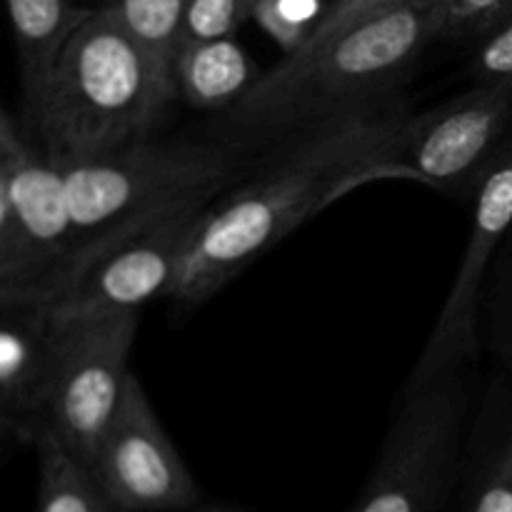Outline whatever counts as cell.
I'll return each instance as SVG.
<instances>
[{
    "mask_svg": "<svg viewBox=\"0 0 512 512\" xmlns=\"http://www.w3.org/2000/svg\"><path fill=\"white\" fill-rule=\"evenodd\" d=\"M408 118L388 95L300 128L255 178L203 210L170 298L203 303L333 200L370 180L400 178L395 148Z\"/></svg>",
    "mask_w": 512,
    "mask_h": 512,
    "instance_id": "cell-1",
    "label": "cell"
},
{
    "mask_svg": "<svg viewBox=\"0 0 512 512\" xmlns=\"http://www.w3.org/2000/svg\"><path fill=\"white\" fill-rule=\"evenodd\" d=\"M173 100V68L100 5L63 50L28 120L50 158L73 163L150 140Z\"/></svg>",
    "mask_w": 512,
    "mask_h": 512,
    "instance_id": "cell-2",
    "label": "cell"
},
{
    "mask_svg": "<svg viewBox=\"0 0 512 512\" xmlns=\"http://www.w3.org/2000/svg\"><path fill=\"white\" fill-rule=\"evenodd\" d=\"M438 35V0H410L365 18L298 58H283L228 110L243 138L288 133L388 98Z\"/></svg>",
    "mask_w": 512,
    "mask_h": 512,
    "instance_id": "cell-3",
    "label": "cell"
},
{
    "mask_svg": "<svg viewBox=\"0 0 512 512\" xmlns=\"http://www.w3.org/2000/svg\"><path fill=\"white\" fill-rule=\"evenodd\" d=\"M60 165L75 233L70 280L125 235L190 205L213 203L235 160L213 145H160L150 138Z\"/></svg>",
    "mask_w": 512,
    "mask_h": 512,
    "instance_id": "cell-4",
    "label": "cell"
},
{
    "mask_svg": "<svg viewBox=\"0 0 512 512\" xmlns=\"http://www.w3.org/2000/svg\"><path fill=\"white\" fill-rule=\"evenodd\" d=\"M75 258L63 165L5 110L0 120V303H45Z\"/></svg>",
    "mask_w": 512,
    "mask_h": 512,
    "instance_id": "cell-5",
    "label": "cell"
},
{
    "mask_svg": "<svg viewBox=\"0 0 512 512\" xmlns=\"http://www.w3.org/2000/svg\"><path fill=\"white\" fill-rule=\"evenodd\" d=\"M468 390L460 370L405 390L378 465L350 512H440L460 455Z\"/></svg>",
    "mask_w": 512,
    "mask_h": 512,
    "instance_id": "cell-6",
    "label": "cell"
},
{
    "mask_svg": "<svg viewBox=\"0 0 512 512\" xmlns=\"http://www.w3.org/2000/svg\"><path fill=\"white\" fill-rule=\"evenodd\" d=\"M208 205L165 215L103 250L40 303L50 323L68 328L140 315L153 300L170 298L190 235Z\"/></svg>",
    "mask_w": 512,
    "mask_h": 512,
    "instance_id": "cell-7",
    "label": "cell"
},
{
    "mask_svg": "<svg viewBox=\"0 0 512 512\" xmlns=\"http://www.w3.org/2000/svg\"><path fill=\"white\" fill-rule=\"evenodd\" d=\"M138 315L58 328L48 430L58 443L93 470L103 435L128 383V360Z\"/></svg>",
    "mask_w": 512,
    "mask_h": 512,
    "instance_id": "cell-8",
    "label": "cell"
},
{
    "mask_svg": "<svg viewBox=\"0 0 512 512\" xmlns=\"http://www.w3.org/2000/svg\"><path fill=\"white\" fill-rule=\"evenodd\" d=\"M512 123V83H475L423 115H410L395 148L400 178L460 193L483 183Z\"/></svg>",
    "mask_w": 512,
    "mask_h": 512,
    "instance_id": "cell-9",
    "label": "cell"
},
{
    "mask_svg": "<svg viewBox=\"0 0 512 512\" xmlns=\"http://www.w3.org/2000/svg\"><path fill=\"white\" fill-rule=\"evenodd\" d=\"M90 473L118 512L190 510L200 500L193 475L135 373L128 375Z\"/></svg>",
    "mask_w": 512,
    "mask_h": 512,
    "instance_id": "cell-10",
    "label": "cell"
},
{
    "mask_svg": "<svg viewBox=\"0 0 512 512\" xmlns=\"http://www.w3.org/2000/svg\"><path fill=\"white\" fill-rule=\"evenodd\" d=\"M512 228V143L503 148L493 168L475 190V210L463 263L458 265L438 320L420 350L408 388L463 370L478 350L480 293L490 260Z\"/></svg>",
    "mask_w": 512,
    "mask_h": 512,
    "instance_id": "cell-11",
    "label": "cell"
},
{
    "mask_svg": "<svg viewBox=\"0 0 512 512\" xmlns=\"http://www.w3.org/2000/svg\"><path fill=\"white\" fill-rule=\"evenodd\" d=\"M0 430L5 440L38 445L48 430L58 330L40 303H0Z\"/></svg>",
    "mask_w": 512,
    "mask_h": 512,
    "instance_id": "cell-12",
    "label": "cell"
},
{
    "mask_svg": "<svg viewBox=\"0 0 512 512\" xmlns=\"http://www.w3.org/2000/svg\"><path fill=\"white\" fill-rule=\"evenodd\" d=\"M93 13L95 8H85L73 0H8L28 115L43 100L63 50Z\"/></svg>",
    "mask_w": 512,
    "mask_h": 512,
    "instance_id": "cell-13",
    "label": "cell"
},
{
    "mask_svg": "<svg viewBox=\"0 0 512 512\" xmlns=\"http://www.w3.org/2000/svg\"><path fill=\"white\" fill-rule=\"evenodd\" d=\"M178 98L198 110H225L240 103L263 78L248 50L235 38L183 43L173 60Z\"/></svg>",
    "mask_w": 512,
    "mask_h": 512,
    "instance_id": "cell-14",
    "label": "cell"
},
{
    "mask_svg": "<svg viewBox=\"0 0 512 512\" xmlns=\"http://www.w3.org/2000/svg\"><path fill=\"white\" fill-rule=\"evenodd\" d=\"M38 450V510L35 512H118L93 473L78 463L53 433H43Z\"/></svg>",
    "mask_w": 512,
    "mask_h": 512,
    "instance_id": "cell-15",
    "label": "cell"
},
{
    "mask_svg": "<svg viewBox=\"0 0 512 512\" xmlns=\"http://www.w3.org/2000/svg\"><path fill=\"white\" fill-rule=\"evenodd\" d=\"M190 0H108L115 18L168 68L183 38V20Z\"/></svg>",
    "mask_w": 512,
    "mask_h": 512,
    "instance_id": "cell-16",
    "label": "cell"
},
{
    "mask_svg": "<svg viewBox=\"0 0 512 512\" xmlns=\"http://www.w3.org/2000/svg\"><path fill=\"white\" fill-rule=\"evenodd\" d=\"M323 10L318 0H255L248 18L283 48V55H293L310 38Z\"/></svg>",
    "mask_w": 512,
    "mask_h": 512,
    "instance_id": "cell-17",
    "label": "cell"
},
{
    "mask_svg": "<svg viewBox=\"0 0 512 512\" xmlns=\"http://www.w3.org/2000/svg\"><path fill=\"white\" fill-rule=\"evenodd\" d=\"M512 18V0H438L440 38H485Z\"/></svg>",
    "mask_w": 512,
    "mask_h": 512,
    "instance_id": "cell-18",
    "label": "cell"
},
{
    "mask_svg": "<svg viewBox=\"0 0 512 512\" xmlns=\"http://www.w3.org/2000/svg\"><path fill=\"white\" fill-rule=\"evenodd\" d=\"M465 512H512V433L480 468Z\"/></svg>",
    "mask_w": 512,
    "mask_h": 512,
    "instance_id": "cell-19",
    "label": "cell"
},
{
    "mask_svg": "<svg viewBox=\"0 0 512 512\" xmlns=\"http://www.w3.org/2000/svg\"><path fill=\"white\" fill-rule=\"evenodd\" d=\"M405 3H410V0H330L303 48L295 50L293 55H283V58H298V55L313 53V50L323 48L325 43L338 38L340 33L353 28V25L363 23L365 18H373V15Z\"/></svg>",
    "mask_w": 512,
    "mask_h": 512,
    "instance_id": "cell-20",
    "label": "cell"
},
{
    "mask_svg": "<svg viewBox=\"0 0 512 512\" xmlns=\"http://www.w3.org/2000/svg\"><path fill=\"white\" fill-rule=\"evenodd\" d=\"M245 20V0H190L183 20V43L215 38H235Z\"/></svg>",
    "mask_w": 512,
    "mask_h": 512,
    "instance_id": "cell-21",
    "label": "cell"
},
{
    "mask_svg": "<svg viewBox=\"0 0 512 512\" xmlns=\"http://www.w3.org/2000/svg\"><path fill=\"white\" fill-rule=\"evenodd\" d=\"M470 75L475 83H512V18L480 38Z\"/></svg>",
    "mask_w": 512,
    "mask_h": 512,
    "instance_id": "cell-22",
    "label": "cell"
},
{
    "mask_svg": "<svg viewBox=\"0 0 512 512\" xmlns=\"http://www.w3.org/2000/svg\"><path fill=\"white\" fill-rule=\"evenodd\" d=\"M498 338H503V358H505V363H508V368L512 373V315L508 318V325H505L503 333H500Z\"/></svg>",
    "mask_w": 512,
    "mask_h": 512,
    "instance_id": "cell-23",
    "label": "cell"
},
{
    "mask_svg": "<svg viewBox=\"0 0 512 512\" xmlns=\"http://www.w3.org/2000/svg\"><path fill=\"white\" fill-rule=\"evenodd\" d=\"M200 512H238V510H230V508H203Z\"/></svg>",
    "mask_w": 512,
    "mask_h": 512,
    "instance_id": "cell-24",
    "label": "cell"
},
{
    "mask_svg": "<svg viewBox=\"0 0 512 512\" xmlns=\"http://www.w3.org/2000/svg\"><path fill=\"white\" fill-rule=\"evenodd\" d=\"M255 0H245V18H248V13H250V5H253Z\"/></svg>",
    "mask_w": 512,
    "mask_h": 512,
    "instance_id": "cell-25",
    "label": "cell"
}]
</instances>
